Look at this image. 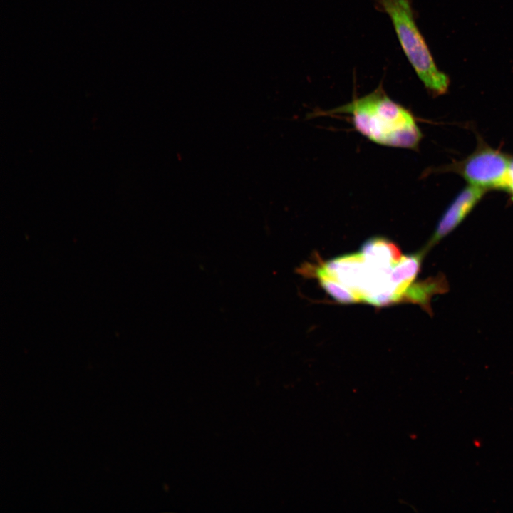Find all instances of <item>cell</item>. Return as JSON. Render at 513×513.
<instances>
[{"mask_svg":"<svg viewBox=\"0 0 513 513\" xmlns=\"http://www.w3.org/2000/svg\"><path fill=\"white\" fill-rule=\"evenodd\" d=\"M325 113L350 115L355 129L380 145L415 150L423 137L413 113L392 100L382 86Z\"/></svg>","mask_w":513,"mask_h":513,"instance_id":"obj_1","label":"cell"},{"mask_svg":"<svg viewBox=\"0 0 513 513\" xmlns=\"http://www.w3.org/2000/svg\"><path fill=\"white\" fill-rule=\"evenodd\" d=\"M376 7L387 14L400 46L419 79L433 96L445 93L450 79L435 64L417 24L410 0H374Z\"/></svg>","mask_w":513,"mask_h":513,"instance_id":"obj_2","label":"cell"},{"mask_svg":"<svg viewBox=\"0 0 513 513\" xmlns=\"http://www.w3.org/2000/svg\"><path fill=\"white\" fill-rule=\"evenodd\" d=\"M511 161L498 150L482 147L458 165L457 172L472 185L505 190Z\"/></svg>","mask_w":513,"mask_h":513,"instance_id":"obj_3","label":"cell"},{"mask_svg":"<svg viewBox=\"0 0 513 513\" xmlns=\"http://www.w3.org/2000/svg\"><path fill=\"white\" fill-rule=\"evenodd\" d=\"M486 190L472 185L465 187L442 216L425 249L428 251L455 229L477 204Z\"/></svg>","mask_w":513,"mask_h":513,"instance_id":"obj_4","label":"cell"},{"mask_svg":"<svg viewBox=\"0 0 513 513\" xmlns=\"http://www.w3.org/2000/svg\"><path fill=\"white\" fill-rule=\"evenodd\" d=\"M427 250L424 248L419 252L402 256L393 266L389 274V280L393 286L398 301L413 284L420 271L421 262Z\"/></svg>","mask_w":513,"mask_h":513,"instance_id":"obj_5","label":"cell"},{"mask_svg":"<svg viewBox=\"0 0 513 513\" xmlns=\"http://www.w3.org/2000/svg\"><path fill=\"white\" fill-rule=\"evenodd\" d=\"M361 251L369 264L384 269H392L401 258L398 247L383 237L367 240Z\"/></svg>","mask_w":513,"mask_h":513,"instance_id":"obj_6","label":"cell"},{"mask_svg":"<svg viewBox=\"0 0 513 513\" xmlns=\"http://www.w3.org/2000/svg\"><path fill=\"white\" fill-rule=\"evenodd\" d=\"M448 285L447 279L442 274L415 282L406 290L401 301L418 304L431 314L430 299L432 296L447 291Z\"/></svg>","mask_w":513,"mask_h":513,"instance_id":"obj_7","label":"cell"},{"mask_svg":"<svg viewBox=\"0 0 513 513\" xmlns=\"http://www.w3.org/2000/svg\"><path fill=\"white\" fill-rule=\"evenodd\" d=\"M316 275L323 288L337 301L345 304L361 301L353 290L330 274L323 266L316 269Z\"/></svg>","mask_w":513,"mask_h":513,"instance_id":"obj_8","label":"cell"},{"mask_svg":"<svg viewBox=\"0 0 513 513\" xmlns=\"http://www.w3.org/2000/svg\"><path fill=\"white\" fill-rule=\"evenodd\" d=\"M509 192L513 199V161H511L507 177L506 189Z\"/></svg>","mask_w":513,"mask_h":513,"instance_id":"obj_9","label":"cell"}]
</instances>
